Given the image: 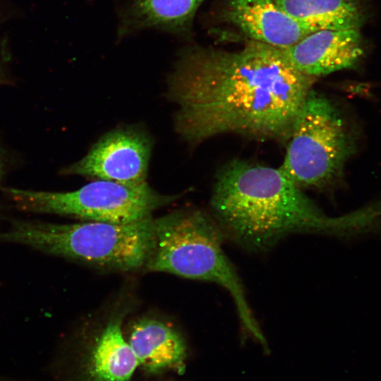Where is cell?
<instances>
[{
	"label": "cell",
	"instance_id": "5",
	"mask_svg": "<svg viewBox=\"0 0 381 381\" xmlns=\"http://www.w3.org/2000/svg\"><path fill=\"white\" fill-rule=\"evenodd\" d=\"M288 140L280 168L301 189L333 186L355 149L353 137L338 109L313 89L295 118Z\"/></svg>",
	"mask_w": 381,
	"mask_h": 381
},
{
	"label": "cell",
	"instance_id": "1",
	"mask_svg": "<svg viewBox=\"0 0 381 381\" xmlns=\"http://www.w3.org/2000/svg\"><path fill=\"white\" fill-rule=\"evenodd\" d=\"M315 80L295 69L278 48L247 40L236 51H183L166 94L177 107L174 131L191 145L226 133L286 140Z\"/></svg>",
	"mask_w": 381,
	"mask_h": 381
},
{
	"label": "cell",
	"instance_id": "2",
	"mask_svg": "<svg viewBox=\"0 0 381 381\" xmlns=\"http://www.w3.org/2000/svg\"><path fill=\"white\" fill-rule=\"evenodd\" d=\"M224 235L248 248L265 249L295 232L342 233L279 168L234 159L216 174L210 199Z\"/></svg>",
	"mask_w": 381,
	"mask_h": 381
},
{
	"label": "cell",
	"instance_id": "9",
	"mask_svg": "<svg viewBox=\"0 0 381 381\" xmlns=\"http://www.w3.org/2000/svg\"><path fill=\"white\" fill-rule=\"evenodd\" d=\"M221 18L247 40L278 49L288 47L311 33L273 0H227L221 11Z\"/></svg>",
	"mask_w": 381,
	"mask_h": 381
},
{
	"label": "cell",
	"instance_id": "10",
	"mask_svg": "<svg viewBox=\"0 0 381 381\" xmlns=\"http://www.w3.org/2000/svg\"><path fill=\"white\" fill-rule=\"evenodd\" d=\"M138 367L150 374L167 370L183 373L186 344L173 327L152 318H142L133 323L128 341Z\"/></svg>",
	"mask_w": 381,
	"mask_h": 381
},
{
	"label": "cell",
	"instance_id": "11",
	"mask_svg": "<svg viewBox=\"0 0 381 381\" xmlns=\"http://www.w3.org/2000/svg\"><path fill=\"white\" fill-rule=\"evenodd\" d=\"M123 315L111 317L83 355L80 381H130L138 367L122 332Z\"/></svg>",
	"mask_w": 381,
	"mask_h": 381
},
{
	"label": "cell",
	"instance_id": "6",
	"mask_svg": "<svg viewBox=\"0 0 381 381\" xmlns=\"http://www.w3.org/2000/svg\"><path fill=\"white\" fill-rule=\"evenodd\" d=\"M3 191L23 210L119 224L150 217L154 211L180 197L161 194L147 182L126 184L102 179L68 192L16 188H3Z\"/></svg>",
	"mask_w": 381,
	"mask_h": 381
},
{
	"label": "cell",
	"instance_id": "7",
	"mask_svg": "<svg viewBox=\"0 0 381 381\" xmlns=\"http://www.w3.org/2000/svg\"><path fill=\"white\" fill-rule=\"evenodd\" d=\"M153 141L140 126L118 128L103 135L78 161L62 170L126 184L146 182Z\"/></svg>",
	"mask_w": 381,
	"mask_h": 381
},
{
	"label": "cell",
	"instance_id": "14",
	"mask_svg": "<svg viewBox=\"0 0 381 381\" xmlns=\"http://www.w3.org/2000/svg\"><path fill=\"white\" fill-rule=\"evenodd\" d=\"M4 171V159L1 155H0V182L2 179Z\"/></svg>",
	"mask_w": 381,
	"mask_h": 381
},
{
	"label": "cell",
	"instance_id": "12",
	"mask_svg": "<svg viewBox=\"0 0 381 381\" xmlns=\"http://www.w3.org/2000/svg\"><path fill=\"white\" fill-rule=\"evenodd\" d=\"M205 0H131L119 34L155 29L179 36L190 34L195 14Z\"/></svg>",
	"mask_w": 381,
	"mask_h": 381
},
{
	"label": "cell",
	"instance_id": "16",
	"mask_svg": "<svg viewBox=\"0 0 381 381\" xmlns=\"http://www.w3.org/2000/svg\"><path fill=\"white\" fill-rule=\"evenodd\" d=\"M1 74L0 73V81H1Z\"/></svg>",
	"mask_w": 381,
	"mask_h": 381
},
{
	"label": "cell",
	"instance_id": "4",
	"mask_svg": "<svg viewBox=\"0 0 381 381\" xmlns=\"http://www.w3.org/2000/svg\"><path fill=\"white\" fill-rule=\"evenodd\" d=\"M0 241L23 244L99 268L133 271L146 266L153 253L155 222L152 216L124 224L17 220L0 232Z\"/></svg>",
	"mask_w": 381,
	"mask_h": 381
},
{
	"label": "cell",
	"instance_id": "15",
	"mask_svg": "<svg viewBox=\"0 0 381 381\" xmlns=\"http://www.w3.org/2000/svg\"><path fill=\"white\" fill-rule=\"evenodd\" d=\"M6 13L3 11V8L0 6V27L2 24V22H4L5 20H6Z\"/></svg>",
	"mask_w": 381,
	"mask_h": 381
},
{
	"label": "cell",
	"instance_id": "3",
	"mask_svg": "<svg viewBox=\"0 0 381 381\" xmlns=\"http://www.w3.org/2000/svg\"><path fill=\"white\" fill-rule=\"evenodd\" d=\"M155 246L148 270L218 284L232 296L244 331L267 350V343L247 301L241 281L222 248L224 234L200 210H179L154 219Z\"/></svg>",
	"mask_w": 381,
	"mask_h": 381
},
{
	"label": "cell",
	"instance_id": "8",
	"mask_svg": "<svg viewBox=\"0 0 381 381\" xmlns=\"http://www.w3.org/2000/svg\"><path fill=\"white\" fill-rule=\"evenodd\" d=\"M279 49L295 69L315 79L354 67L363 54L358 29L317 30Z\"/></svg>",
	"mask_w": 381,
	"mask_h": 381
},
{
	"label": "cell",
	"instance_id": "13",
	"mask_svg": "<svg viewBox=\"0 0 381 381\" xmlns=\"http://www.w3.org/2000/svg\"><path fill=\"white\" fill-rule=\"evenodd\" d=\"M310 32L320 30H359L364 18L363 0H273Z\"/></svg>",
	"mask_w": 381,
	"mask_h": 381
}]
</instances>
